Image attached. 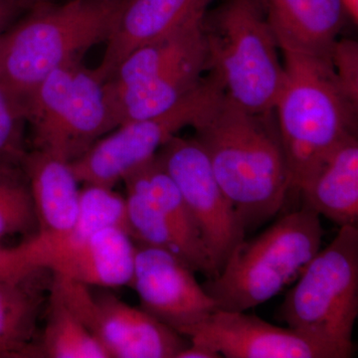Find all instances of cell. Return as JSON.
<instances>
[{
  "label": "cell",
  "mask_w": 358,
  "mask_h": 358,
  "mask_svg": "<svg viewBox=\"0 0 358 358\" xmlns=\"http://www.w3.org/2000/svg\"><path fill=\"white\" fill-rule=\"evenodd\" d=\"M192 127L245 229L274 217L291 192L275 110L249 112L223 93Z\"/></svg>",
  "instance_id": "obj_1"
},
{
  "label": "cell",
  "mask_w": 358,
  "mask_h": 358,
  "mask_svg": "<svg viewBox=\"0 0 358 358\" xmlns=\"http://www.w3.org/2000/svg\"><path fill=\"white\" fill-rule=\"evenodd\" d=\"M120 0L38 4L0 34V85L21 103L54 71L106 42Z\"/></svg>",
  "instance_id": "obj_2"
},
{
  "label": "cell",
  "mask_w": 358,
  "mask_h": 358,
  "mask_svg": "<svg viewBox=\"0 0 358 358\" xmlns=\"http://www.w3.org/2000/svg\"><path fill=\"white\" fill-rule=\"evenodd\" d=\"M285 79L275 105L291 190L299 192L322 160L357 134V105L338 86L331 63L284 53Z\"/></svg>",
  "instance_id": "obj_3"
},
{
  "label": "cell",
  "mask_w": 358,
  "mask_h": 358,
  "mask_svg": "<svg viewBox=\"0 0 358 358\" xmlns=\"http://www.w3.org/2000/svg\"><path fill=\"white\" fill-rule=\"evenodd\" d=\"M202 30L207 73L225 96L249 112L274 110L285 70L261 0H223Z\"/></svg>",
  "instance_id": "obj_4"
},
{
  "label": "cell",
  "mask_w": 358,
  "mask_h": 358,
  "mask_svg": "<svg viewBox=\"0 0 358 358\" xmlns=\"http://www.w3.org/2000/svg\"><path fill=\"white\" fill-rule=\"evenodd\" d=\"M320 216L303 207L242 242L215 277L202 285L216 308L246 312L277 296L322 246Z\"/></svg>",
  "instance_id": "obj_5"
},
{
  "label": "cell",
  "mask_w": 358,
  "mask_h": 358,
  "mask_svg": "<svg viewBox=\"0 0 358 358\" xmlns=\"http://www.w3.org/2000/svg\"><path fill=\"white\" fill-rule=\"evenodd\" d=\"M22 106L33 150L68 162L117 128L106 82L82 59L52 72Z\"/></svg>",
  "instance_id": "obj_6"
},
{
  "label": "cell",
  "mask_w": 358,
  "mask_h": 358,
  "mask_svg": "<svg viewBox=\"0 0 358 358\" xmlns=\"http://www.w3.org/2000/svg\"><path fill=\"white\" fill-rule=\"evenodd\" d=\"M282 303L288 327L353 350L358 317V227L343 226L320 249Z\"/></svg>",
  "instance_id": "obj_7"
},
{
  "label": "cell",
  "mask_w": 358,
  "mask_h": 358,
  "mask_svg": "<svg viewBox=\"0 0 358 358\" xmlns=\"http://www.w3.org/2000/svg\"><path fill=\"white\" fill-rule=\"evenodd\" d=\"M224 93L211 75L166 112L120 124L71 162L83 185L114 189L129 173L154 159L160 148Z\"/></svg>",
  "instance_id": "obj_8"
},
{
  "label": "cell",
  "mask_w": 358,
  "mask_h": 358,
  "mask_svg": "<svg viewBox=\"0 0 358 358\" xmlns=\"http://www.w3.org/2000/svg\"><path fill=\"white\" fill-rule=\"evenodd\" d=\"M52 285L68 308L103 345L110 357L176 358L190 341L141 308L115 294L96 296L90 287L52 274Z\"/></svg>",
  "instance_id": "obj_9"
},
{
  "label": "cell",
  "mask_w": 358,
  "mask_h": 358,
  "mask_svg": "<svg viewBox=\"0 0 358 358\" xmlns=\"http://www.w3.org/2000/svg\"><path fill=\"white\" fill-rule=\"evenodd\" d=\"M155 157L178 186L217 275L245 240L239 214L194 138L173 136Z\"/></svg>",
  "instance_id": "obj_10"
},
{
  "label": "cell",
  "mask_w": 358,
  "mask_h": 358,
  "mask_svg": "<svg viewBox=\"0 0 358 358\" xmlns=\"http://www.w3.org/2000/svg\"><path fill=\"white\" fill-rule=\"evenodd\" d=\"M190 343L203 345L227 358H348L353 350L268 324L245 312L216 308L186 334Z\"/></svg>",
  "instance_id": "obj_11"
},
{
  "label": "cell",
  "mask_w": 358,
  "mask_h": 358,
  "mask_svg": "<svg viewBox=\"0 0 358 358\" xmlns=\"http://www.w3.org/2000/svg\"><path fill=\"white\" fill-rule=\"evenodd\" d=\"M194 273L166 250L136 244L131 286L141 310L183 336L217 308Z\"/></svg>",
  "instance_id": "obj_12"
},
{
  "label": "cell",
  "mask_w": 358,
  "mask_h": 358,
  "mask_svg": "<svg viewBox=\"0 0 358 358\" xmlns=\"http://www.w3.org/2000/svg\"><path fill=\"white\" fill-rule=\"evenodd\" d=\"M126 219V197L110 188L84 185L79 214L70 229L55 235L34 234L13 248L0 246V277L42 268L51 257L82 243L103 228L117 226L127 230Z\"/></svg>",
  "instance_id": "obj_13"
},
{
  "label": "cell",
  "mask_w": 358,
  "mask_h": 358,
  "mask_svg": "<svg viewBox=\"0 0 358 358\" xmlns=\"http://www.w3.org/2000/svg\"><path fill=\"white\" fill-rule=\"evenodd\" d=\"M214 0H120L105 53L96 72L107 82L131 52L202 17Z\"/></svg>",
  "instance_id": "obj_14"
},
{
  "label": "cell",
  "mask_w": 358,
  "mask_h": 358,
  "mask_svg": "<svg viewBox=\"0 0 358 358\" xmlns=\"http://www.w3.org/2000/svg\"><path fill=\"white\" fill-rule=\"evenodd\" d=\"M282 53L331 62L345 13L341 0H261Z\"/></svg>",
  "instance_id": "obj_15"
},
{
  "label": "cell",
  "mask_w": 358,
  "mask_h": 358,
  "mask_svg": "<svg viewBox=\"0 0 358 358\" xmlns=\"http://www.w3.org/2000/svg\"><path fill=\"white\" fill-rule=\"evenodd\" d=\"M136 243L126 229L103 228L62 253L51 257L44 268L86 286L117 288L131 286Z\"/></svg>",
  "instance_id": "obj_16"
},
{
  "label": "cell",
  "mask_w": 358,
  "mask_h": 358,
  "mask_svg": "<svg viewBox=\"0 0 358 358\" xmlns=\"http://www.w3.org/2000/svg\"><path fill=\"white\" fill-rule=\"evenodd\" d=\"M52 277L50 271L43 268L0 277V348L11 358L40 357L34 341Z\"/></svg>",
  "instance_id": "obj_17"
},
{
  "label": "cell",
  "mask_w": 358,
  "mask_h": 358,
  "mask_svg": "<svg viewBox=\"0 0 358 358\" xmlns=\"http://www.w3.org/2000/svg\"><path fill=\"white\" fill-rule=\"evenodd\" d=\"M34 204L36 234L55 235L70 229L79 214L81 189L71 162L32 150L21 164Z\"/></svg>",
  "instance_id": "obj_18"
},
{
  "label": "cell",
  "mask_w": 358,
  "mask_h": 358,
  "mask_svg": "<svg viewBox=\"0 0 358 358\" xmlns=\"http://www.w3.org/2000/svg\"><path fill=\"white\" fill-rule=\"evenodd\" d=\"M303 207L343 226L358 225V141L357 134L339 143L299 192Z\"/></svg>",
  "instance_id": "obj_19"
},
{
  "label": "cell",
  "mask_w": 358,
  "mask_h": 358,
  "mask_svg": "<svg viewBox=\"0 0 358 358\" xmlns=\"http://www.w3.org/2000/svg\"><path fill=\"white\" fill-rule=\"evenodd\" d=\"M207 73L206 46L154 79L119 91H107L115 124L155 117L171 110ZM107 90V89H106Z\"/></svg>",
  "instance_id": "obj_20"
},
{
  "label": "cell",
  "mask_w": 358,
  "mask_h": 358,
  "mask_svg": "<svg viewBox=\"0 0 358 358\" xmlns=\"http://www.w3.org/2000/svg\"><path fill=\"white\" fill-rule=\"evenodd\" d=\"M127 231L134 243L166 250L178 257L194 272L216 275L201 240L186 234L171 218L136 193L127 192Z\"/></svg>",
  "instance_id": "obj_21"
},
{
  "label": "cell",
  "mask_w": 358,
  "mask_h": 358,
  "mask_svg": "<svg viewBox=\"0 0 358 358\" xmlns=\"http://www.w3.org/2000/svg\"><path fill=\"white\" fill-rule=\"evenodd\" d=\"M204 16L131 52L106 82L107 91H119L154 79L204 49Z\"/></svg>",
  "instance_id": "obj_22"
},
{
  "label": "cell",
  "mask_w": 358,
  "mask_h": 358,
  "mask_svg": "<svg viewBox=\"0 0 358 358\" xmlns=\"http://www.w3.org/2000/svg\"><path fill=\"white\" fill-rule=\"evenodd\" d=\"M45 315L44 331L38 343L40 357L110 358L52 284Z\"/></svg>",
  "instance_id": "obj_23"
},
{
  "label": "cell",
  "mask_w": 358,
  "mask_h": 358,
  "mask_svg": "<svg viewBox=\"0 0 358 358\" xmlns=\"http://www.w3.org/2000/svg\"><path fill=\"white\" fill-rule=\"evenodd\" d=\"M29 185L22 167L0 171V240L37 230Z\"/></svg>",
  "instance_id": "obj_24"
},
{
  "label": "cell",
  "mask_w": 358,
  "mask_h": 358,
  "mask_svg": "<svg viewBox=\"0 0 358 358\" xmlns=\"http://www.w3.org/2000/svg\"><path fill=\"white\" fill-rule=\"evenodd\" d=\"M22 103L0 85V171L21 166L26 152Z\"/></svg>",
  "instance_id": "obj_25"
},
{
  "label": "cell",
  "mask_w": 358,
  "mask_h": 358,
  "mask_svg": "<svg viewBox=\"0 0 358 358\" xmlns=\"http://www.w3.org/2000/svg\"><path fill=\"white\" fill-rule=\"evenodd\" d=\"M338 86L355 105L358 103V45L353 40L336 41L331 55Z\"/></svg>",
  "instance_id": "obj_26"
},
{
  "label": "cell",
  "mask_w": 358,
  "mask_h": 358,
  "mask_svg": "<svg viewBox=\"0 0 358 358\" xmlns=\"http://www.w3.org/2000/svg\"><path fill=\"white\" fill-rule=\"evenodd\" d=\"M24 10L29 9L20 0H0V34Z\"/></svg>",
  "instance_id": "obj_27"
},
{
  "label": "cell",
  "mask_w": 358,
  "mask_h": 358,
  "mask_svg": "<svg viewBox=\"0 0 358 358\" xmlns=\"http://www.w3.org/2000/svg\"><path fill=\"white\" fill-rule=\"evenodd\" d=\"M217 352L203 345L190 343L185 350L178 353L176 358H219Z\"/></svg>",
  "instance_id": "obj_28"
},
{
  "label": "cell",
  "mask_w": 358,
  "mask_h": 358,
  "mask_svg": "<svg viewBox=\"0 0 358 358\" xmlns=\"http://www.w3.org/2000/svg\"><path fill=\"white\" fill-rule=\"evenodd\" d=\"M345 15L352 18L353 23L357 24L358 20V0H341Z\"/></svg>",
  "instance_id": "obj_29"
},
{
  "label": "cell",
  "mask_w": 358,
  "mask_h": 358,
  "mask_svg": "<svg viewBox=\"0 0 358 358\" xmlns=\"http://www.w3.org/2000/svg\"><path fill=\"white\" fill-rule=\"evenodd\" d=\"M20 1L30 10L33 7L38 6V4L49 2V0H20Z\"/></svg>",
  "instance_id": "obj_30"
},
{
  "label": "cell",
  "mask_w": 358,
  "mask_h": 358,
  "mask_svg": "<svg viewBox=\"0 0 358 358\" xmlns=\"http://www.w3.org/2000/svg\"><path fill=\"white\" fill-rule=\"evenodd\" d=\"M8 357L11 358L10 355H8V352H6V350L0 348V358Z\"/></svg>",
  "instance_id": "obj_31"
}]
</instances>
